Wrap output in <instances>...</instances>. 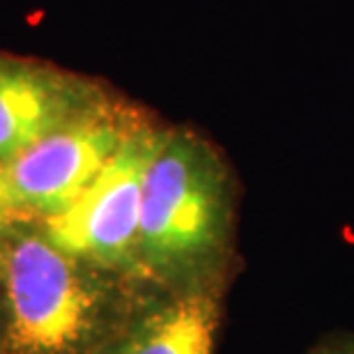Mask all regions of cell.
Segmentation results:
<instances>
[{"mask_svg": "<svg viewBox=\"0 0 354 354\" xmlns=\"http://www.w3.org/2000/svg\"><path fill=\"white\" fill-rule=\"evenodd\" d=\"M239 180L214 140L168 124L145 175L136 276L168 292H230L239 253Z\"/></svg>", "mask_w": 354, "mask_h": 354, "instance_id": "cell-1", "label": "cell"}, {"mask_svg": "<svg viewBox=\"0 0 354 354\" xmlns=\"http://www.w3.org/2000/svg\"><path fill=\"white\" fill-rule=\"evenodd\" d=\"M145 290L62 251L35 221L0 235L5 354H104Z\"/></svg>", "mask_w": 354, "mask_h": 354, "instance_id": "cell-2", "label": "cell"}, {"mask_svg": "<svg viewBox=\"0 0 354 354\" xmlns=\"http://www.w3.org/2000/svg\"><path fill=\"white\" fill-rule=\"evenodd\" d=\"M150 115L109 88L79 115L0 166V189L19 221H46L65 212Z\"/></svg>", "mask_w": 354, "mask_h": 354, "instance_id": "cell-3", "label": "cell"}, {"mask_svg": "<svg viewBox=\"0 0 354 354\" xmlns=\"http://www.w3.org/2000/svg\"><path fill=\"white\" fill-rule=\"evenodd\" d=\"M166 127L150 113L65 212L39 221L46 237L90 265L138 281L136 242L145 175Z\"/></svg>", "mask_w": 354, "mask_h": 354, "instance_id": "cell-4", "label": "cell"}, {"mask_svg": "<svg viewBox=\"0 0 354 354\" xmlns=\"http://www.w3.org/2000/svg\"><path fill=\"white\" fill-rule=\"evenodd\" d=\"M109 88L90 76L0 53V166L79 115Z\"/></svg>", "mask_w": 354, "mask_h": 354, "instance_id": "cell-5", "label": "cell"}, {"mask_svg": "<svg viewBox=\"0 0 354 354\" xmlns=\"http://www.w3.org/2000/svg\"><path fill=\"white\" fill-rule=\"evenodd\" d=\"M228 292L147 288L104 354H214Z\"/></svg>", "mask_w": 354, "mask_h": 354, "instance_id": "cell-6", "label": "cell"}, {"mask_svg": "<svg viewBox=\"0 0 354 354\" xmlns=\"http://www.w3.org/2000/svg\"><path fill=\"white\" fill-rule=\"evenodd\" d=\"M308 354H354V334L334 331V334L322 336Z\"/></svg>", "mask_w": 354, "mask_h": 354, "instance_id": "cell-7", "label": "cell"}, {"mask_svg": "<svg viewBox=\"0 0 354 354\" xmlns=\"http://www.w3.org/2000/svg\"><path fill=\"white\" fill-rule=\"evenodd\" d=\"M17 221H19V218L14 216L12 207L7 205L5 196H3V189H0V235H3L7 228H12V225L17 223Z\"/></svg>", "mask_w": 354, "mask_h": 354, "instance_id": "cell-8", "label": "cell"}, {"mask_svg": "<svg viewBox=\"0 0 354 354\" xmlns=\"http://www.w3.org/2000/svg\"><path fill=\"white\" fill-rule=\"evenodd\" d=\"M0 354H5V304L0 292Z\"/></svg>", "mask_w": 354, "mask_h": 354, "instance_id": "cell-9", "label": "cell"}]
</instances>
